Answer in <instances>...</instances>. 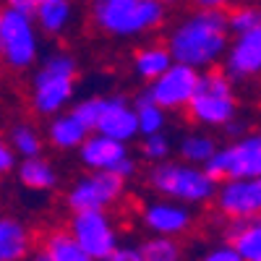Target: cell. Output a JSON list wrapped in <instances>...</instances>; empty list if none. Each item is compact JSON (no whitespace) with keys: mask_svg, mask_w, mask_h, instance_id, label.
Here are the masks:
<instances>
[{"mask_svg":"<svg viewBox=\"0 0 261 261\" xmlns=\"http://www.w3.org/2000/svg\"><path fill=\"white\" fill-rule=\"evenodd\" d=\"M227 16L222 11L204 8L175 27L167 42V53L172 63L191 65L196 71L212 68L227 53Z\"/></svg>","mask_w":261,"mask_h":261,"instance_id":"obj_1","label":"cell"},{"mask_svg":"<svg viewBox=\"0 0 261 261\" xmlns=\"http://www.w3.org/2000/svg\"><path fill=\"white\" fill-rule=\"evenodd\" d=\"M151 188L162 193V199L178 201L186 206L193 204H206L214 199L217 180L199 165H188V162H157V167L151 170Z\"/></svg>","mask_w":261,"mask_h":261,"instance_id":"obj_2","label":"cell"},{"mask_svg":"<svg viewBox=\"0 0 261 261\" xmlns=\"http://www.w3.org/2000/svg\"><path fill=\"white\" fill-rule=\"evenodd\" d=\"M97 27L115 37H136L165 21L162 0H94Z\"/></svg>","mask_w":261,"mask_h":261,"instance_id":"obj_3","label":"cell"},{"mask_svg":"<svg viewBox=\"0 0 261 261\" xmlns=\"http://www.w3.org/2000/svg\"><path fill=\"white\" fill-rule=\"evenodd\" d=\"M76 63L71 55L55 53L50 55L34 76L32 105L39 115H58L73 97Z\"/></svg>","mask_w":261,"mask_h":261,"instance_id":"obj_4","label":"cell"},{"mask_svg":"<svg viewBox=\"0 0 261 261\" xmlns=\"http://www.w3.org/2000/svg\"><path fill=\"white\" fill-rule=\"evenodd\" d=\"M186 107L191 110L193 120H199L201 125H227L235 118V94L230 79L220 71H206L196 81V89Z\"/></svg>","mask_w":261,"mask_h":261,"instance_id":"obj_5","label":"cell"},{"mask_svg":"<svg viewBox=\"0 0 261 261\" xmlns=\"http://www.w3.org/2000/svg\"><path fill=\"white\" fill-rule=\"evenodd\" d=\"M39 39L34 29V18L18 8L0 11V55L11 68H29L37 60Z\"/></svg>","mask_w":261,"mask_h":261,"instance_id":"obj_6","label":"cell"},{"mask_svg":"<svg viewBox=\"0 0 261 261\" xmlns=\"http://www.w3.org/2000/svg\"><path fill=\"white\" fill-rule=\"evenodd\" d=\"M68 232L92 261H107V256L118 248L115 222L110 220V214H107L105 209L73 212Z\"/></svg>","mask_w":261,"mask_h":261,"instance_id":"obj_7","label":"cell"},{"mask_svg":"<svg viewBox=\"0 0 261 261\" xmlns=\"http://www.w3.org/2000/svg\"><path fill=\"white\" fill-rule=\"evenodd\" d=\"M204 170L214 180L230 178H258L261 175V139L243 136L225 149H214Z\"/></svg>","mask_w":261,"mask_h":261,"instance_id":"obj_8","label":"cell"},{"mask_svg":"<svg viewBox=\"0 0 261 261\" xmlns=\"http://www.w3.org/2000/svg\"><path fill=\"white\" fill-rule=\"evenodd\" d=\"M123 193V178L107 170H92L73 183L68 191V206L73 212H86V209H107L113 206Z\"/></svg>","mask_w":261,"mask_h":261,"instance_id":"obj_9","label":"cell"},{"mask_svg":"<svg viewBox=\"0 0 261 261\" xmlns=\"http://www.w3.org/2000/svg\"><path fill=\"white\" fill-rule=\"evenodd\" d=\"M196 81H199L196 68L183 63H170L149 86V99L157 102L162 110H183L196 89Z\"/></svg>","mask_w":261,"mask_h":261,"instance_id":"obj_10","label":"cell"},{"mask_svg":"<svg viewBox=\"0 0 261 261\" xmlns=\"http://www.w3.org/2000/svg\"><path fill=\"white\" fill-rule=\"evenodd\" d=\"M81 151V162L89 167V170H107V172H115L118 178H130L134 175V160L128 157V146L123 141H115L110 136H86L79 146Z\"/></svg>","mask_w":261,"mask_h":261,"instance_id":"obj_11","label":"cell"},{"mask_svg":"<svg viewBox=\"0 0 261 261\" xmlns=\"http://www.w3.org/2000/svg\"><path fill=\"white\" fill-rule=\"evenodd\" d=\"M214 199L227 220H253L261 212V183L258 178H230L217 186Z\"/></svg>","mask_w":261,"mask_h":261,"instance_id":"obj_12","label":"cell"},{"mask_svg":"<svg viewBox=\"0 0 261 261\" xmlns=\"http://www.w3.org/2000/svg\"><path fill=\"white\" fill-rule=\"evenodd\" d=\"M94 130L102 136H110L115 141H134L139 136V125H136V113L123 97H102V110L94 123Z\"/></svg>","mask_w":261,"mask_h":261,"instance_id":"obj_13","label":"cell"},{"mask_svg":"<svg viewBox=\"0 0 261 261\" xmlns=\"http://www.w3.org/2000/svg\"><path fill=\"white\" fill-rule=\"evenodd\" d=\"M144 225L154 232V235H183L191 227V209L186 204L178 201H170V199H160V201H151L144 206Z\"/></svg>","mask_w":261,"mask_h":261,"instance_id":"obj_14","label":"cell"},{"mask_svg":"<svg viewBox=\"0 0 261 261\" xmlns=\"http://www.w3.org/2000/svg\"><path fill=\"white\" fill-rule=\"evenodd\" d=\"M261 68V29H251L238 34L227 53L225 76L227 79H248Z\"/></svg>","mask_w":261,"mask_h":261,"instance_id":"obj_15","label":"cell"},{"mask_svg":"<svg viewBox=\"0 0 261 261\" xmlns=\"http://www.w3.org/2000/svg\"><path fill=\"white\" fill-rule=\"evenodd\" d=\"M32 251V235L24 222L0 217V261H24Z\"/></svg>","mask_w":261,"mask_h":261,"instance_id":"obj_16","label":"cell"},{"mask_svg":"<svg viewBox=\"0 0 261 261\" xmlns=\"http://www.w3.org/2000/svg\"><path fill=\"white\" fill-rule=\"evenodd\" d=\"M230 246L243 261H261V222L256 220H235L230 230Z\"/></svg>","mask_w":261,"mask_h":261,"instance_id":"obj_17","label":"cell"},{"mask_svg":"<svg viewBox=\"0 0 261 261\" xmlns=\"http://www.w3.org/2000/svg\"><path fill=\"white\" fill-rule=\"evenodd\" d=\"M86 136H89V128L81 125V120L73 113H58L50 123V141L58 149H79Z\"/></svg>","mask_w":261,"mask_h":261,"instance_id":"obj_18","label":"cell"},{"mask_svg":"<svg viewBox=\"0 0 261 261\" xmlns=\"http://www.w3.org/2000/svg\"><path fill=\"white\" fill-rule=\"evenodd\" d=\"M18 180L32 191H53L58 186V172L39 154L37 157H24V162L18 165Z\"/></svg>","mask_w":261,"mask_h":261,"instance_id":"obj_19","label":"cell"},{"mask_svg":"<svg viewBox=\"0 0 261 261\" xmlns=\"http://www.w3.org/2000/svg\"><path fill=\"white\" fill-rule=\"evenodd\" d=\"M32 16L37 18L39 29H45L50 34H60L71 21V6L68 0H47V3H39Z\"/></svg>","mask_w":261,"mask_h":261,"instance_id":"obj_20","label":"cell"},{"mask_svg":"<svg viewBox=\"0 0 261 261\" xmlns=\"http://www.w3.org/2000/svg\"><path fill=\"white\" fill-rule=\"evenodd\" d=\"M45 253L53 261H92L81 251V246L71 238V232H53L47 241H45Z\"/></svg>","mask_w":261,"mask_h":261,"instance_id":"obj_21","label":"cell"},{"mask_svg":"<svg viewBox=\"0 0 261 261\" xmlns=\"http://www.w3.org/2000/svg\"><path fill=\"white\" fill-rule=\"evenodd\" d=\"M141 261H180V246L170 235H151L139 246Z\"/></svg>","mask_w":261,"mask_h":261,"instance_id":"obj_22","label":"cell"},{"mask_svg":"<svg viewBox=\"0 0 261 261\" xmlns=\"http://www.w3.org/2000/svg\"><path fill=\"white\" fill-rule=\"evenodd\" d=\"M134 113H136V125H139V134H141V136H149V134H157V130H165V125H167L165 110H162L157 102H151L149 94L139 99V105L134 107Z\"/></svg>","mask_w":261,"mask_h":261,"instance_id":"obj_23","label":"cell"},{"mask_svg":"<svg viewBox=\"0 0 261 261\" xmlns=\"http://www.w3.org/2000/svg\"><path fill=\"white\" fill-rule=\"evenodd\" d=\"M170 63H172V58H170L167 47H157V45L154 47H144L136 55V73L141 79H146V81H154Z\"/></svg>","mask_w":261,"mask_h":261,"instance_id":"obj_24","label":"cell"},{"mask_svg":"<svg viewBox=\"0 0 261 261\" xmlns=\"http://www.w3.org/2000/svg\"><path fill=\"white\" fill-rule=\"evenodd\" d=\"M178 149H180L183 162L204 167V165H206V160L214 154L217 144H214V139H209V136H204V134H191V136H186V139L180 141V146H178Z\"/></svg>","mask_w":261,"mask_h":261,"instance_id":"obj_25","label":"cell"},{"mask_svg":"<svg viewBox=\"0 0 261 261\" xmlns=\"http://www.w3.org/2000/svg\"><path fill=\"white\" fill-rule=\"evenodd\" d=\"M8 146L13 149V154H21V157H37L39 149H42V139L34 130V125L29 123H18L11 128V141Z\"/></svg>","mask_w":261,"mask_h":261,"instance_id":"obj_26","label":"cell"},{"mask_svg":"<svg viewBox=\"0 0 261 261\" xmlns=\"http://www.w3.org/2000/svg\"><path fill=\"white\" fill-rule=\"evenodd\" d=\"M144 157L146 160H151V162H162V160H167L170 157V151H172V146H170V136L165 134V130H157V134H149V136H144Z\"/></svg>","mask_w":261,"mask_h":261,"instance_id":"obj_27","label":"cell"},{"mask_svg":"<svg viewBox=\"0 0 261 261\" xmlns=\"http://www.w3.org/2000/svg\"><path fill=\"white\" fill-rule=\"evenodd\" d=\"M258 11L251 8V6H243V8H235L230 16H227V29L235 32V34H243V32H251V29H258Z\"/></svg>","mask_w":261,"mask_h":261,"instance_id":"obj_28","label":"cell"},{"mask_svg":"<svg viewBox=\"0 0 261 261\" xmlns=\"http://www.w3.org/2000/svg\"><path fill=\"white\" fill-rule=\"evenodd\" d=\"M99 110H102V97H89V99H84L81 105H76L73 107V115L81 120V125H86V128H94V123H97V118H99Z\"/></svg>","mask_w":261,"mask_h":261,"instance_id":"obj_29","label":"cell"},{"mask_svg":"<svg viewBox=\"0 0 261 261\" xmlns=\"http://www.w3.org/2000/svg\"><path fill=\"white\" fill-rule=\"evenodd\" d=\"M201 261H243L241 256H238V251L230 246V243H222V246H214L204 253Z\"/></svg>","mask_w":261,"mask_h":261,"instance_id":"obj_30","label":"cell"},{"mask_svg":"<svg viewBox=\"0 0 261 261\" xmlns=\"http://www.w3.org/2000/svg\"><path fill=\"white\" fill-rule=\"evenodd\" d=\"M107 261H141V253L136 246H118L110 256H107Z\"/></svg>","mask_w":261,"mask_h":261,"instance_id":"obj_31","label":"cell"},{"mask_svg":"<svg viewBox=\"0 0 261 261\" xmlns=\"http://www.w3.org/2000/svg\"><path fill=\"white\" fill-rule=\"evenodd\" d=\"M16 167V154H13V149L0 139V175H6V172H11Z\"/></svg>","mask_w":261,"mask_h":261,"instance_id":"obj_32","label":"cell"},{"mask_svg":"<svg viewBox=\"0 0 261 261\" xmlns=\"http://www.w3.org/2000/svg\"><path fill=\"white\" fill-rule=\"evenodd\" d=\"M39 3H47V0H8V6L11 8H18V11H24V13H34V8L39 6Z\"/></svg>","mask_w":261,"mask_h":261,"instance_id":"obj_33","label":"cell"},{"mask_svg":"<svg viewBox=\"0 0 261 261\" xmlns=\"http://www.w3.org/2000/svg\"><path fill=\"white\" fill-rule=\"evenodd\" d=\"M201 8H212V11H222L227 6H235V3H241V0H196Z\"/></svg>","mask_w":261,"mask_h":261,"instance_id":"obj_34","label":"cell"},{"mask_svg":"<svg viewBox=\"0 0 261 261\" xmlns=\"http://www.w3.org/2000/svg\"><path fill=\"white\" fill-rule=\"evenodd\" d=\"M32 261H53V258L45 253V248H42V251H37V253L32 256Z\"/></svg>","mask_w":261,"mask_h":261,"instance_id":"obj_35","label":"cell"},{"mask_svg":"<svg viewBox=\"0 0 261 261\" xmlns=\"http://www.w3.org/2000/svg\"><path fill=\"white\" fill-rule=\"evenodd\" d=\"M165 3H175V0H165Z\"/></svg>","mask_w":261,"mask_h":261,"instance_id":"obj_36","label":"cell"}]
</instances>
